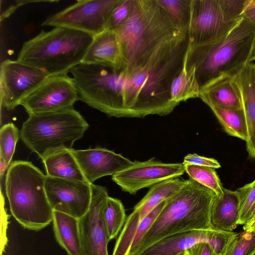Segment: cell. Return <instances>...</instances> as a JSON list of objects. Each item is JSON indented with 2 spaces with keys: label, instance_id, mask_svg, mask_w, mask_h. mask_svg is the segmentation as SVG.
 Segmentation results:
<instances>
[{
  "label": "cell",
  "instance_id": "obj_1",
  "mask_svg": "<svg viewBox=\"0 0 255 255\" xmlns=\"http://www.w3.org/2000/svg\"><path fill=\"white\" fill-rule=\"evenodd\" d=\"M122 51V70L154 73L172 71L189 46L187 29L178 25L157 0H130L127 19L113 29Z\"/></svg>",
  "mask_w": 255,
  "mask_h": 255
},
{
  "label": "cell",
  "instance_id": "obj_2",
  "mask_svg": "<svg viewBox=\"0 0 255 255\" xmlns=\"http://www.w3.org/2000/svg\"><path fill=\"white\" fill-rule=\"evenodd\" d=\"M216 194L189 178L185 185L166 200L150 228L133 248L135 255L168 236L195 230L212 229L210 215Z\"/></svg>",
  "mask_w": 255,
  "mask_h": 255
},
{
  "label": "cell",
  "instance_id": "obj_3",
  "mask_svg": "<svg viewBox=\"0 0 255 255\" xmlns=\"http://www.w3.org/2000/svg\"><path fill=\"white\" fill-rule=\"evenodd\" d=\"M94 36L65 27L42 30L24 42L17 60L48 76L66 75L83 62Z\"/></svg>",
  "mask_w": 255,
  "mask_h": 255
},
{
  "label": "cell",
  "instance_id": "obj_4",
  "mask_svg": "<svg viewBox=\"0 0 255 255\" xmlns=\"http://www.w3.org/2000/svg\"><path fill=\"white\" fill-rule=\"evenodd\" d=\"M46 175L31 162L14 161L5 175V190L12 216L24 228L40 231L53 220L45 187Z\"/></svg>",
  "mask_w": 255,
  "mask_h": 255
},
{
  "label": "cell",
  "instance_id": "obj_5",
  "mask_svg": "<svg viewBox=\"0 0 255 255\" xmlns=\"http://www.w3.org/2000/svg\"><path fill=\"white\" fill-rule=\"evenodd\" d=\"M255 36V24L242 17L224 37L209 44L189 45L187 64L196 68L201 88L223 75L233 77L247 64Z\"/></svg>",
  "mask_w": 255,
  "mask_h": 255
},
{
  "label": "cell",
  "instance_id": "obj_6",
  "mask_svg": "<svg viewBox=\"0 0 255 255\" xmlns=\"http://www.w3.org/2000/svg\"><path fill=\"white\" fill-rule=\"evenodd\" d=\"M89 124L74 108L29 115L20 130L25 146L43 159L62 149H71L81 139Z\"/></svg>",
  "mask_w": 255,
  "mask_h": 255
},
{
  "label": "cell",
  "instance_id": "obj_7",
  "mask_svg": "<svg viewBox=\"0 0 255 255\" xmlns=\"http://www.w3.org/2000/svg\"><path fill=\"white\" fill-rule=\"evenodd\" d=\"M120 0H79L47 17L42 26L65 27L93 36L108 29L112 11Z\"/></svg>",
  "mask_w": 255,
  "mask_h": 255
},
{
  "label": "cell",
  "instance_id": "obj_8",
  "mask_svg": "<svg viewBox=\"0 0 255 255\" xmlns=\"http://www.w3.org/2000/svg\"><path fill=\"white\" fill-rule=\"evenodd\" d=\"M78 100L74 80L66 74L48 77L20 105L31 115L70 109Z\"/></svg>",
  "mask_w": 255,
  "mask_h": 255
},
{
  "label": "cell",
  "instance_id": "obj_9",
  "mask_svg": "<svg viewBox=\"0 0 255 255\" xmlns=\"http://www.w3.org/2000/svg\"><path fill=\"white\" fill-rule=\"evenodd\" d=\"M48 77L41 71L17 60H3L0 71L1 107L13 110Z\"/></svg>",
  "mask_w": 255,
  "mask_h": 255
},
{
  "label": "cell",
  "instance_id": "obj_10",
  "mask_svg": "<svg viewBox=\"0 0 255 255\" xmlns=\"http://www.w3.org/2000/svg\"><path fill=\"white\" fill-rule=\"evenodd\" d=\"M239 20L225 22L218 0H191L188 28L190 47L203 46L219 40Z\"/></svg>",
  "mask_w": 255,
  "mask_h": 255
},
{
  "label": "cell",
  "instance_id": "obj_11",
  "mask_svg": "<svg viewBox=\"0 0 255 255\" xmlns=\"http://www.w3.org/2000/svg\"><path fill=\"white\" fill-rule=\"evenodd\" d=\"M186 182V180L177 177L165 180L151 187L127 218L116 241L113 254L129 255L134 237L141 221L160 203L179 191Z\"/></svg>",
  "mask_w": 255,
  "mask_h": 255
},
{
  "label": "cell",
  "instance_id": "obj_12",
  "mask_svg": "<svg viewBox=\"0 0 255 255\" xmlns=\"http://www.w3.org/2000/svg\"><path fill=\"white\" fill-rule=\"evenodd\" d=\"M89 208L79 219L81 255H109L110 242L104 221V210L109 197L107 189L91 184Z\"/></svg>",
  "mask_w": 255,
  "mask_h": 255
},
{
  "label": "cell",
  "instance_id": "obj_13",
  "mask_svg": "<svg viewBox=\"0 0 255 255\" xmlns=\"http://www.w3.org/2000/svg\"><path fill=\"white\" fill-rule=\"evenodd\" d=\"M185 172L183 163H163L151 158L133 161L131 166L113 175L112 179L123 191L135 194L141 189L177 178Z\"/></svg>",
  "mask_w": 255,
  "mask_h": 255
},
{
  "label": "cell",
  "instance_id": "obj_14",
  "mask_svg": "<svg viewBox=\"0 0 255 255\" xmlns=\"http://www.w3.org/2000/svg\"><path fill=\"white\" fill-rule=\"evenodd\" d=\"M237 234L213 229L179 233L155 242L135 255H178L200 242L208 243L218 254L223 255Z\"/></svg>",
  "mask_w": 255,
  "mask_h": 255
},
{
  "label": "cell",
  "instance_id": "obj_15",
  "mask_svg": "<svg viewBox=\"0 0 255 255\" xmlns=\"http://www.w3.org/2000/svg\"><path fill=\"white\" fill-rule=\"evenodd\" d=\"M45 187L53 210L81 218L91 201V184L87 182L54 178L46 175Z\"/></svg>",
  "mask_w": 255,
  "mask_h": 255
},
{
  "label": "cell",
  "instance_id": "obj_16",
  "mask_svg": "<svg viewBox=\"0 0 255 255\" xmlns=\"http://www.w3.org/2000/svg\"><path fill=\"white\" fill-rule=\"evenodd\" d=\"M87 181L91 184L97 179L114 175L131 166L133 161L102 147L71 149Z\"/></svg>",
  "mask_w": 255,
  "mask_h": 255
},
{
  "label": "cell",
  "instance_id": "obj_17",
  "mask_svg": "<svg viewBox=\"0 0 255 255\" xmlns=\"http://www.w3.org/2000/svg\"><path fill=\"white\" fill-rule=\"evenodd\" d=\"M241 97L247 126V150L255 159V70L254 64H247L233 77Z\"/></svg>",
  "mask_w": 255,
  "mask_h": 255
},
{
  "label": "cell",
  "instance_id": "obj_18",
  "mask_svg": "<svg viewBox=\"0 0 255 255\" xmlns=\"http://www.w3.org/2000/svg\"><path fill=\"white\" fill-rule=\"evenodd\" d=\"M82 62L104 65L115 71L122 69V51L113 30L107 29L94 36Z\"/></svg>",
  "mask_w": 255,
  "mask_h": 255
},
{
  "label": "cell",
  "instance_id": "obj_19",
  "mask_svg": "<svg viewBox=\"0 0 255 255\" xmlns=\"http://www.w3.org/2000/svg\"><path fill=\"white\" fill-rule=\"evenodd\" d=\"M240 200L236 191L224 188L223 194L216 195L211 206L210 222L213 230L233 232L239 225Z\"/></svg>",
  "mask_w": 255,
  "mask_h": 255
},
{
  "label": "cell",
  "instance_id": "obj_20",
  "mask_svg": "<svg viewBox=\"0 0 255 255\" xmlns=\"http://www.w3.org/2000/svg\"><path fill=\"white\" fill-rule=\"evenodd\" d=\"M199 98L208 106L240 109L242 108L239 90L233 77L223 75L208 82L200 88Z\"/></svg>",
  "mask_w": 255,
  "mask_h": 255
},
{
  "label": "cell",
  "instance_id": "obj_21",
  "mask_svg": "<svg viewBox=\"0 0 255 255\" xmlns=\"http://www.w3.org/2000/svg\"><path fill=\"white\" fill-rule=\"evenodd\" d=\"M52 223L54 236L58 244L68 255H81L79 219L53 211Z\"/></svg>",
  "mask_w": 255,
  "mask_h": 255
},
{
  "label": "cell",
  "instance_id": "obj_22",
  "mask_svg": "<svg viewBox=\"0 0 255 255\" xmlns=\"http://www.w3.org/2000/svg\"><path fill=\"white\" fill-rule=\"evenodd\" d=\"M42 160L47 176L88 182L71 149H62L56 151L46 156Z\"/></svg>",
  "mask_w": 255,
  "mask_h": 255
},
{
  "label": "cell",
  "instance_id": "obj_23",
  "mask_svg": "<svg viewBox=\"0 0 255 255\" xmlns=\"http://www.w3.org/2000/svg\"><path fill=\"white\" fill-rule=\"evenodd\" d=\"M188 53V50L182 69L171 84V101L177 105L200 96V87L196 76V68L194 65L187 64Z\"/></svg>",
  "mask_w": 255,
  "mask_h": 255
},
{
  "label": "cell",
  "instance_id": "obj_24",
  "mask_svg": "<svg viewBox=\"0 0 255 255\" xmlns=\"http://www.w3.org/2000/svg\"><path fill=\"white\" fill-rule=\"evenodd\" d=\"M229 135L246 141L247 126L243 109H236L210 105L208 106Z\"/></svg>",
  "mask_w": 255,
  "mask_h": 255
},
{
  "label": "cell",
  "instance_id": "obj_25",
  "mask_svg": "<svg viewBox=\"0 0 255 255\" xmlns=\"http://www.w3.org/2000/svg\"><path fill=\"white\" fill-rule=\"evenodd\" d=\"M104 221L110 241L121 232L126 221L124 206L119 199L109 196L104 210Z\"/></svg>",
  "mask_w": 255,
  "mask_h": 255
},
{
  "label": "cell",
  "instance_id": "obj_26",
  "mask_svg": "<svg viewBox=\"0 0 255 255\" xmlns=\"http://www.w3.org/2000/svg\"><path fill=\"white\" fill-rule=\"evenodd\" d=\"M184 165L185 172L190 178L211 189L218 197L223 194L224 188L215 169L193 164Z\"/></svg>",
  "mask_w": 255,
  "mask_h": 255
},
{
  "label": "cell",
  "instance_id": "obj_27",
  "mask_svg": "<svg viewBox=\"0 0 255 255\" xmlns=\"http://www.w3.org/2000/svg\"><path fill=\"white\" fill-rule=\"evenodd\" d=\"M20 131L11 123L2 126L0 129V158L9 167L14 153Z\"/></svg>",
  "mask_w": 255,
  "mask_h": 255
},
{
  "label": "cell",
  "instance_id": "obj_28",
  "mask_svg": "<svg viewBox=\"0 0 255 255\" xmlns=\"http://www.w3.org/2000/svg\"><path fill=\"white\" fill-rule=\"evenodd\" d=\"M178 25L188 30L191 0H157Z\"/></svg>",
  "mask_w": 255,
  "mask_h": 255
},
{
  "label": "cell",
  "instance_id": "obj_29",
  "mask_svg": "<svg viewBox=\"0 0 255 255\" xmlns=\"http://www.w3.org/2000/svg\"><path fill=\"white\" fill-rule=\"evenodd\" d=\"M255 232L244 231L238 233L223 255H254Z\"/></svg>",
  "mask_w": 255,
  "mask_h": 255
},
{
  "label": "cell",
  "instance_id": "obj_30",
  "mask_svg": "<svg viewBox=\"0 0 255 255\" xmlns=\"http://www.w3.org/2000/svg\"><path fill=\"white\" fill-rule=\"evenodd\" d=\"M240 200V215L239 225L247 222L249 213L255 202V180L238 189Z\"/></svg>",
  "mask_w": 255,
  "mask_h": 255
},
{
  "label": "cell",
  "instance_id": "obj_31",
  "mask_svg": "<svg viewBox=\"0 0 255 255\" xmlns=\"http://www.w3.org/2000/svg\"><path fill=\"white\" fill-rule=\"evenodd\" d=\"M248 0H218L225 22L239 20L246 8Z\"/></svg>",
  "mask_w": 255,
  "mask_h": 255
},
{
  "label": "cell",
  "instance_id": "obj_32",
  "mask_svg": "<svg viewBox=\"0 0 255 255\" xmlns=\"http://www.w3.org/2000/svg\"><path fill=\"white\" fill-rule=\"evenodd\" d=\"M165 204L166 200L162 202L141 221L136 232L130 250L138 244L150 228Z\"/></svg>",
  "mask_w": 255,
  "mask_h": 255
},
{
  "label": "cell",
  "instance_id": "obj_33",
  "mask_svg": "<svg viewBox=\"0 0 255 255\" xmlns=\"http://www.w3.org/2000/svg\"><path fill=\"white\" fill-rule=\"evenodd\" d=\"M130 9V0H120L114 8L109 24V29L121 25L128 18Z\"/></svg>",
  "mask_w": 255,
  "mask_h": 255
},
{
  "label": "cell",
  "instance_id": "obj_34",
  "mask_svg": "<svg viewBox=\"0 0 255 255\" xmlns=\"http://www.w3.org/2000/svg\"><path fill=\"white\" fill-rule=\"evenodd\" d=\"M183 163L209 167L214 169L221 167V164L215 159L200 156L196 153L188 154L185 156Z\"/></svg>",
  "mask_w": 255,
  "mask_h": 255
},
{
  "label": "cell",
  "instance_id": "obj_35",
  "mask_svg": "<svg viewBox=\"0 0 255 255\" xmlns=\"http://www.w3.org/2000/svg\"><path fill=\"white\" fill-rule=\"evenodd\" d=\"M188 255H220L208 243L200 242L187 250Z\"/></svg>",
  "mask_w": 255,
  "mask_h": 255
},
{
  "label": "cell",
  "instance_id": "obj_36",
  "mask_svg": "<svg viewBox=\"0 0 255 255\" xmlns=\"http://www.w3.org/2000/svg\"><path fill=\"white\" fill-rule=\"evenodd\" d=\"M248 2L242 17L255 24V5H249Z\"/></svg>",
  "mask_w": 255,
  "mask_h": 255
},
{
  "label": "cell",
  "instance_id": "obj_37",
  "mask_svg": "<svg viewBox=\"0 0 255 255\" xmlns=\"http://www.w3.org/2000/svg\"><path fill=\"white\" fill-rule=\"evenodd\" d=\"M243 229L244 231L255 232V218L244 225Z\"/></svg>",
  "mask_w": 255,
  "mask_h": 255
},
{
  "label": "cell",
  "instance_id": "obj_38",
  "mask_svg": "<svg viewBox=\"0 0 255 255\" xmlns=\"http://www.w3.org/2000/svg\"><path fill=\"white\" fill-rule=\"evenodd\" d=\"M8 168V166L5 162L3 159L0 158V176L1 180Z\"/></svg>",
  "mask_w": 255,
  "mask_h": 255
},
{
  "label": "cell",
  "instance_id": "obj_39",
  "mask_svg": "<svg viewBox=\"0 0 255 255\" xmlns=\"http://www.w3.org/2000/svg\"><path fill=\"white\" fill-rule=\"evenodd\" d=\"M255 60V36L253 41L250 54L248 59V63H250Z\"/></svg>",
  "mask_w": 255,
  "mask_h": 255
},
{
  "label": "cell",
  "instance_id": "obj_40",
  "mask_svg": "<svg viewBox=\"0 0 255 255\" xmlns=\"http://www.w3.org/2000/svg\"><path fill=\"white\" fill-rule=\"evenodd\" d=\"M254 218H255V202L249 213L247 223L251 221Z\"/></svg>",
  "mask_w": 255,
  "mask_h": 255
},
{
  "label": "cell",
  "instance_id": "obj_41",
  "mask_svg": "<svg viewBox=\"0 0 255 255\" xmlns=\"http://www.w3.org/2000/svg\"><path fill=\"white\" fill-rule=\"evenodd\" d=\"M248 4L249 5H255V0H249Z\"/></svg>",
  "mask_w": 255,
  "mask_h": 255
},
{
  "label": "cell",
  "instance_id": "obj_42",
  "mask_svg": "<svg viewBox=\"0 0 255 255\" xmlns=\"http://www.w3.org/2000/svg\"><path fill=\"white\" fill-rule=\"evenodd\" d=\"M178 255H187V253H186V252H185L181 253V254H179Z\"/></svg>",
  "mask_w": 255,
  "mask_h": 255
},
{
  "label": "cell",
  "instance_id": "obj_43",
  "mask_svg": "<svg viewBox=\"0 0 255 255\" xmlns=\"http://www.w3.org/2000/svg\"><path fill=\"white\" fill-rule=\"evenodd\" d=\"M113 75H114V74H113ZM113 83H114V81H113ZM114 112H115V97H114Z\"/></svg>",
  "mask_w": 255,
  "mask_h": 255
},
{
  "label": "cell",
  "instance_id": "obj_44",
  "mask_svg": "<svg viewBox=\"0 0 255 255\" xmlns=\"http://www.w3.org/2000/svg\"><path fill=\"white\" fill-rule=\"evenodd\" d=\"M255 70V64H254Z\"/></svg>",
  "mask_w": 255,
  "mask_h": 255
},
{
  "label": "cell",
  "instance_id": "obj_45",
  "mask_svg": "<svg viewBox=\"0 0 255 255\" xmlns=\"http://www.w3.org/2000/svg\"><path fill=\"white\" fill-rule=\"evenodd\" d=\"M254 255H255V253L254 254Z\"/></svg>",
  "mask_w": 255,
  "mask_h": 255
}]
</instances>
